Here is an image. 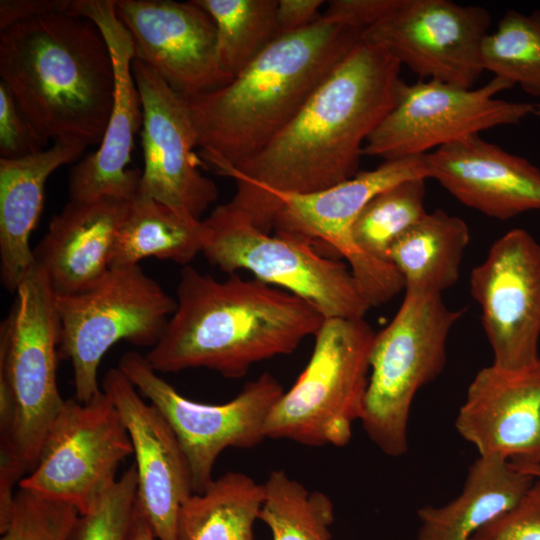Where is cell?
Segmentation results:
<instances>
[{
    "mask_svg": "<svg viewBox=\"0 0 540 540\" xmlns=\"http://www.w3.org/2000/svg\"><path fill=\"white\" fill-rule=\"evenodd\" d=\"M401 67L362 40L289 124L229 175L231 204L270 233L279 196L318 192L358 173L367 139L397 102Z\"/></svg>",
    "mask_w": 540,
    "mask_h": 540,
    "instance_id": "6da1fadb",
    "label": "cell"
},
{
    "mask_svg": "<svg viewBox=\"0 0 540 540\" xmlns=\"http://www.w3.org/2000/svg\"><path fill=\"white\" fill-rule=\"evenodd\" d=\"M324 320L286 290L237 273L220 281L186 265L176 309L145 356L157 372L207 368L241 378L260 361L292 353Z\"/></svg>",
    "mask_w": 540,
    "mask_h": 540,
    "instance_id": "7a4b0ae2",
    "label": "cell"
},
{
    "mask_svg": "<svg viewBox=\"0 0 540 540\" xmlns=\"http://www.w3.org/2000/svg\"><path fill=\"white\" fill-rule=\"evenodd\" d=\"M321 18L283 34L227 85L183 98L202 158L223 176L262 151L362 41Z\"/></svg>",
    "mask_w": 540,
    "mask_h": 540,
    "instance_id": "3957f363",
    "label": "cell"
},
{
    "mask_svg": "<svg viewBox=\"0 0 540 540\" xmlns=\"http://www.w3.org/2000/svg\"><path fill=\"white\" fill-rule=\"evenodd\" d=\"M0 76L48 141L102 142L114 101L108 45L85 17L46 14L1 31Z\"/></svg>",
    "mask_w": 540,
    "mask_h": 540,
    "instance_id": "277c9868",
    "label": "cell"
},
{
    "mask_svg": "<svg viewBox=\"0 0 540 540\" xmlns=\"http://www.w3.org/2000/svg\"><path fill=\"white\" fill-rule=\"evenodd\" d=\"M463 314L447 307L441 295L405 292L391 322L375 334L360 421L387 456L408 451L413 399L444 369L449 333Z\"/></svg>",
    "mask_w": 540,
    "mask_h": 540,
    "instance_id": "5b68a950",
    "label": "cell"
},
{
    "mask_svg": "<svg viewBox=\"0 0 540 540\" xmlns=\"http://www.w3.org/2000/svg\"><path fill=\"white\" fill-rule=\"evenodd\" d=\"M60 324L55 293L35 265L19 284L0 326V412L10 416L0 439L9 441L27 472L64 400L57 385Z\"/></svg>",
    "mask_w": 540,
    "mask_h": 540,
    "instance_id": "8992f818",
    "label": "cell"
},
{
    "mask_svg": "<svg viewBox=\"0 0 540 540\" xmlns=\"http://www.w3.org/2000/svg\"><path fill=\"white\" fill-rule=\"evenodd\" d=\"M375 334L364 318L325 319L309 362L272 408L266 437L346 446L361 417Z\"/></svg>",
    "mask_w": 540,
    "mask_h": 540,
    "instance_id": "52a82bcc",
    "label": "cell"
},
{
    "mask_svg": "<svg viewBox=\"0 0 540 540\" xmlns=\"http://www.w3.org/2000/svg\"><path fill=\"white\" fill-rule=\"evenodd\" d=\"M203 225L202 254L228 274L249 271L309 302L325 319L364 318L371 308L346 264L322 256L304 239L260 230L230 201Z\"/></svg>",
    "mask_w": 540,
    "mask_h": 540,
    "instance_id": "ba28073f",
    "label": "cell"
},
{
    "mask_svg": "<svg viewBox=\"0 0 540 540\" xmlns=\"http://www.w3.org/2000/svg\"><path fill=\"white\" fill-rule=\"evenodd\" d=\"M60 324L59 357L71 361L75 399L88 403L101 390L98 368L105 353L127 341L152 348L176 309L140 265L110 267L92 287L55 295Z\"/></svg>",
    "mask_w": 540,
    "mask_h": 540,
    "instance_id": "9c48e42d",
    "label": "cell"
},
{
    "mask_svg": "<svg viewBox=\"0 0 540 540\" xmlns=\"http://www.w3.org/2000/svg\"><path fill=\"white\" fill-rule=\"evenodd\" d=\"M118 368L162 414L187 459L193 493L213 480L216 459L227 448H252L266 438L268 416L283 394L270 373L248 382L228 402L206 404L190 400L158 375L146 356L129 351Z\"/></svg>",
    "mask_w": 540,
    "mask_h": 540,
    "instance_id": "30bf717a",
    "label": "cell"
},
{
    "mask_svg": "<svg viewBox=\"0 0 540 540\" xmlns=\"http://www.w3.org/2000/svg\"><path fill=\"white\" fill-rule=\"evenodd\" d=\"M131 454L129 434L103 390L88 403L65 399L34 468L18 487L84 514L115 483L119 465Z\"/></svg>",
    "mask_w": 540,
    "mask_h": 540,
    "instance_id": "8fae6325",
    "label": "cell"
},
{
    "mask_svg": "<svg viewBox=\"0 0 540 540\" xmlns=\"http://www.w3.org/2000/svg\"><path fill=\"white\" fill-rule=\"evenodd\" d=\"M493 77L480 88L426 80L401 84L393 109L367 139L363 156L392 160L425 155L481 131L540 117V104L496 99L512 88Z\"/></svg>",
    "mask_w": 540,
    "mask_h": 540,
    "instance_id": "7c38bea8",
    "label": "cell"
},
{
    "mask_svg": "<svg viewBox=\"0 0 540 540\" xmlns=\"http://www.w3.org/2000/svg\"><path fill=\"white\" fill-rule=\"evenodd\" d=\"M414 178L428 179L424 155L384 160L377 168L356 173L327 189L277 198L275 233L327 244L349 263L351 273L371 307L386 303L404 281L390 263L365 256L354 244L352 226L364 206L381 191Z\"/></svg>",
    "mask_w": 540,
    "mask_h": 540,
    "instance_id": "4fadbf2b",
    "label": "cell"
},
{
    "mask_svg": "<svg viewBox=\"0 0 540 540\" xmlns=\"http://www.w3.org/2000/svg\"><path fill=\"white\" fill-rule=\"evenodd\" d=\"M491 16L479 5L399 0L362 40L389 52L420 78L473 88L484 72L482 46Z\"/></svg>",
    "mask_w": 540,
    "mask_h": 540,
    "instance_id": "5bb4252c",
    "label": "cell"
},
{
    "mask_svg": "<svg viewBox=\"0 0 540 540\" xmlns=\"http://www.w3.org/2000/svg\"><path fill=\"white\" fill-rule=\"evenodd\" d=\"M470 294L493 364L519 369L540 360V244L524 229L499 237L470 273Z\"/></svg>",
    "mask_w": 540,
    "mask_h": 540,
    "instance_id": "9a60e30c",
    "label": "cell"
},
{
    "mask_svg": "<svg viewBox=\"0 0 540 540\" xmlns=\"http://www.w3.org/2000/svg\"><path fill=\"white\" fill-rule=\"evenodd\" d=\"M115 12L131 36L134 59L181 97L199 96L232 80L219 64L215 23L195 0H115Z\"/></svg>",
    "mask_w": 540,
    "mask_h": 540,
    "instance_id": "2e32d148",
    "label": "cell"
},
{
    "mask_svg": "<svg viewBox=\"0 0 540 540\" xmlns=\"http://www.w3.org/2000/svg\"><path fill=\"white\" fill-rule=\"evenodd\" d=\"M132 72L143 111L139 190L187 218L202 220L218 189L199 168L193 151L197 137L185 100L141 61L133 60Z\"/></svg>",
    "mask_w": 540,
    "mask_h": 540,
    "instance_id": "e0dca14e",
    "label": "cell"
},
{
    "mask_svg": "<svg viewBox=\"0 0 540 540\" xmlns=\"http://www.w3.org/2000/svg\"><path fill=\"white\" fill-rule=\"evenodd\" d=\"M70 15L91 20L101 31L112 57L115 90L99 148L70 171L69 200L109 197L130 201L139 191L141 172L127 165L143 122L141 98L132 72L133 42L116 15L115 0H74Z\"/></svg>",
    "mask_w": 540,
    "mask_h": 540,
    "instance_id": "ac0fdd59",
    "label": "cell"
},
{
    "mask_svg": "<svg viewBox=\"0 0 540 540\" xmlns=\"http://www.w3.org/2000/svg\"><path fill=\"white\" fill-rule=\"evenodd\" d=\"M102 390L129 434L137 472L136 505L157 540H177V518L193 494L189 465L162 414L147 403L119 368L108 370Z\"/></svg>",
    "mask_w": 540,
    "mask_h": 540,
    "instance_id": "d6986e66",
    "label": "cell"
},
{
    "mask_svg": "<svg viewBox=\"0 0 540 540\" xmlns=\"http://www.w3.org/2000/svg\"><path fill=\"white\" fill-rule=\"evenodd\" d=\"M455 427L481 457L540 464V360L519 369L492 363L479 370Z\"/></svg>",
    "mask_w": 540,
    "mask_h": 540,
    "instance_id": "ffe728a7",
    "label": "cell"
},
{
    "mask_svg": "<svg viewBox=\"0 0 540 540\" xmlns=\"http://www.w3.org/2000/svg\"><path fill=\"white\" fill-rule=\"evenodd\" d=\"M428 178L463 205L506 221L540 210V169L473 134L424 155Z\"/></svg>",
    "mask_w": 540,
    "mask_h": 540,
    "instance_id": "44dd1931",
    "label": "cell"
},
{
    "mask_svg": "<svg viewBox=\"0 0 540 540\" xmlns=\"http://www.w3.org/2000/svg\"><path fill=\"white\" fill-rule=\"evenodd\" d=\"M128 203L109 197L69 200L51 218L33 253L35 265L45 272L55 295L82 292L109 270Z\"/></svg>",
    "mask_w": 540,
    "mask_h": 540,
    "instance_id": "7402d4cb",
    "label": "cell"
},
{
    "mask_svg": "<svg viewBox=\"0 0 540 540\" xmlns=\"http://www.w3.org/2000/svg\"><path fill=\"white\" fill-rule=\"evenodd\" d=\"M85 149L56 140L51 148L30 156L0 158V272L8 291L15 293L35 267L30 238L43 209L49 176Z\"/></svg>",
    "mask_w": 540,
    "mask_h": 540,
    "instance_id": "603a6c76",
    "label": "cell"
},
{
    "mask_svg": "<svg viewBox=\"0 0 540 540\" xmlns=\"http://www.w3.org/2000/svg\"><path fill=\"white\" fill-rule=\"evenodd\" d=\"M534 480L501 457L479 456L455 499L418 510L417 540H471L485 524L517 503Z\"/></svg>",
    "mask_w": 540,
    "mask_h": 540,
    "instance_id": "cb8c5ba5",
    "label": "cell"
},
{
    "mask_svg": "<svg viewBox=\"0 0 540 540\" xmlns=\"http://www.w3.org/2000/svg\"><path fill=\"white\" fill-rule=\"evenodd\" d=\"M469 240L463 219L437 209L393 244L389 261L401 275L405 292L441 295L457 282Z\"/></svg>",
    "mask_w": 540,
    "mask_h": 540,
    "instance_id": "d4e9b609",
    "label": "cell"
},
{
    "mask_svg": "<svg viewBox=\"0 0 540 540\" xmlns=\"http://www.w3.org/2000/svg\"><path fill=\"white\" fill-rule=\"evenodd\" d=\"M203 220L187 218L141 192L129 201L110 267L138 265L146 257L188 265L202 253Z\"/></svg>",
    "mask_w": 540,
    "mask_h": 540,
    "instance_id": "484cf974",
    "label": "cell"
},
{
    "mask_svg": "<svg viewBox=\"0 0 540 540\" xmlns=\"http://www.w3.org/2000/svg\"><path fill=\"white\" fill-rule=\"evenodd\" d=\"M263 498V484L244 473L227 472L183 502L177 540H254Z\"/></svg>",
    "mask_w": 540,
    "mask_h": 540,
    "instance_id": "4316f807",
    "label": "cell"
},
{
    "mask_svg": "<svg viewBox=\"0 0 540 540\" xmlns=\"http://www.w3.org/2000/svg\"><path fill=\"white\" fill-rule=\"evenodd\" d=\"M213 19L221 69L231 79L281 36L278 0H195Z\"/></svg>",
    "mask_w": 540,
    "mask_h": 540,
    "instance_id": "83f0119b",
    "label": "cell"
},
{
    "mask_svg": "<svg viewBox=\"0 0 540 540\" xmlns=\"http://www.w3.org/2000/svg\"><path fill=\"white\" fill-rule=\"evenodd\" d=\"M263 490L259 519L272 540H331L334 506L326 494L309 491L283 470L272 471Z\"/></svg>",
    "mask_w": 540,
    "mask_h": 540,
    "instance_id": "f1b7e54d",
    "label": "cell"
},
{
    "mask_svg": "<svg viewBox=\"0 0 540 540\" xmlns=\"http://www.w3.org/2000/svg\"><path fill=\"white\" fill-rule=\"evenodd\" d=\"M425 178H414L391 186L374 196L352 226L356 247L368 258L390 263L393 244L427 212Z\"/></svg>",
    "mask_w": 540,
    "mask_h": 540,
    "instance_id": "f546056e",
    "label": "cell"
},
{
    "mask_svg": "<svg viewBox=\"0 0 540 540\" xmlns=\"http://www.w3.org/2000/svg\"><path fill=\"white\" fill-rule=\"evenodd\" d=\"M484 71L540 98V10H508L482 46Z\"/></svg>",
    "mask_w": 540,
    "mask_h": 540,
    "instance_id": "4dcf8cb0",
    "label": "cell"
},
{
    "mask_svg": "<svg viewBox=\"0 0 540 540\" xmlns=\"http://www.w3.org/2000/svg\"><path fill=\"white\" fill-rule=\"evenodd\" d=\"M137 472L129 466L84 514H79L68 540H128L135 510Z\"/></svg>",
    "mask_w": 540,
    "mask_h": 540,
    "instance_id": "1f68e13d",
    "label": "cell"
},
{
    "mask_svg": "<svg viewBox=\"0 0 540 540\" xmlns=\"http://www.w3.org/2000/svg\"><path fill=\"white\" fill-rule=\"evenodd\" d=\"M79 512L19 488L9 524L0 540H68Z\"/></svg>",
    "mask_w": 540,
    "mask_h": 540,
    "instance_id": "d6a6232c",
    "label": "cell"
},
{
    "mask_svg": "<svg viewBox=\"0 0 540 540\" xmlns=\"http://www.w3.org/2000/svg\"><path fill=\"white\" fill-rule=\"evenodd\" d=\"M471 540H540V478L512 507L485 524Z\"/></svg>",
    "mask_w": 540,
    "mask_h": 540,
    "instance_id": "836d02e7",
    "label": "cell"
},
{
    "mask_svg": "<svg viewBox=\"0 0 540 540\" xmlns=\"http://www.w3.org/2000/svg\"><path fill=\"white\" fill-rule=\"evenodd\" d=\"M47 140L23 114L4 82H0V158L18 159L39 153Z\"/></svg>",
    "mask_w": 540,
    "mask_h": 540,
    "instance_id": "e575fe53",
    "label": "cell"
},
{
    "mask_svg": "<svg viewBox=\"0 0 540 540\" xmlns=\"http://www.w3.org/2000/svg\"><path fill=\"white\" fill-rule=\"evenodd\" d=\"M399 0H331L322 18L341 26L366 30L387 16Z\"/></svg>",
    "mask_w": 540,
    "mask_h": 540,
    "instance_id": "d590c367",
    "label": "cell"
},
{
    "mask_svg": "<svg viewBox=\"0 0 540 540\" xmlns=\"http://www.w3.org/2000/svg\"><path fill=\"white\" fill-rule=\"evenodd\" d=\"M72 5L73 1L70 0H1L0 30L46 14H70Z\"/></svg>",
    "mask_w": 540,
    "mask_h": 540,
    "instance_id": "8d00e7d4",
    "label": "cell"
},
{
    "mask_svg": "<svg viewBox=\"0 0 540 540\" xmlns=\"http://www.w3.org/2000/svg\"><path fill=\"white\" fill-rule=\"evenodd\" d=\"M323 0H278L276 19L281 35L305 29L321 18Z\"/></svg>",
    "mask_w": 540,
    "mask_h": 540,
    "instance_id": "74e56055",
    "label": "cell"
},
{
    "mask_svg": "<svg viewBox=\"0 0 540 540\" xmlns=\"http://www.w3.org/2000/svg\"><path fill=\"white\" fill-rule=\"evenodd\" d=\"M128 540H157L137 505Z\"/></svg>",
    "mask_w": 540,
    "mask_h": 540,
    "instance_id": "f35d334b",
    "label": "cell"
},
{
    "mask_svg": "<svg viewBox=\"0 0 540 540\" xmlns=\"http://www.w3.org/2000/svg\"><path fill=\"white\" fill-rule=\"evenodd\" d=\"M513 465V464H512ZM517 470L540 478V464L537 465H513Z\"/></svg>",
    "mask_w": 540,
    "mask_h": 540,
    "instance_id": "ab89813d",
    "label": "cell"
}]
</instances>
